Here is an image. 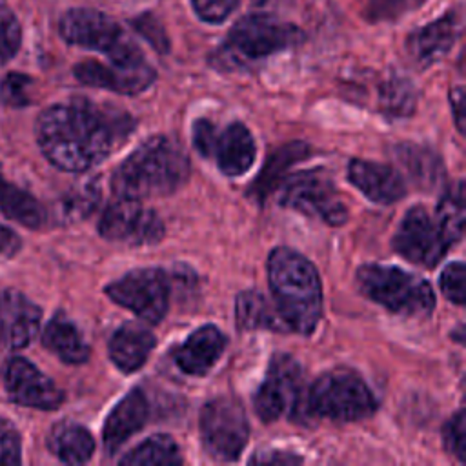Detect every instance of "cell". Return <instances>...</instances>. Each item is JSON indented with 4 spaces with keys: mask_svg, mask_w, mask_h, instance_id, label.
Returning <instances> with one entry per match:
<instances>
[{
    "mask_svg": "<svg viewBox=\"0 0 466 466\" xmlns=\"http://www.w3.org/2000/svg\"><path fill=\"white\" fill-rule=\"evenodd\" d=\"M133 129L135 120L126 111L75 98L40 113L36 140L55 167L82 173L106 160Z\"/></svg>",
    "mask_w": 466,
    "mask_h": 466,
    "instance_id": "obj_1",
    "label": "cell"
},
{
    "mask_svg": "<svg viewBox=\"0 0 466 466\" xmlns=\"http://www.w3.org/2000/svg\"><path fill=\"white\" fill-rule=\"evenodd\" d=\"M187 178L189 160L184 149L169 137L155 135L113 171L111 189L116 197L142 200L175 193Z\"/></svg>",
    "mask_w": 466,
    "mask_h": 466,
    "instance_id": "obj_2",
    "label": "cell"
},
{
    "mask_svg": "<svg viewBox=\"0 0 466 466\" xmlns=\"http://www.w3.org/2000/svg\"><path fill=\"white\" fill-rule=\"evenodd\" d=\"M268 284L288 329L309 335L322 315V284L315 266L291 248H275L268 258Z\"/></svg>",
    "mask_w": 466,
    "mask_h": 466,
    "instance_id": "obj_3",
    "label": "cell"
},
{
    "mask_svg": "<svg viewBox=\"0 0 466 466\" xmlns=\"http://www.w3.org/2000/svg\"><path fill=\"white\" fill-rule=\"evenodd\" d=\"M308 422L329 419L335 422H355L377 410V400L359 373L348 368H335L322 373L304 397Z\"/></svg>",
    "mask_w": 466,
    "mask_h": 466,
    "instance_id": "obj_4",
    "label": "cell"
},
{
    "mask_svg": "<svg viewBox=\"0 0 466 466\" xmlns=\"http://www.w3.org/2000/svg\"><path fill=\"white\" fill-rule=\"evenodd\" d=\"M302 40V31L293 24L280 22L268 15L240 18L229 31L226 42L215 53V66L237 69L288 49Z\"/></svg>",
    "mask_w": 466,
    "mask_h": 466,
    "instance_id": "obj_5",
    "label": "cell"
},
{
    "mask_svg": "<svg viewBox=\"0 0 466 466\" xmlns=\"http://www.w3.org/2000/svg\"><path fill=\"white\" fill-rule=\"evenodd\" d=\"M359 291L404 317H428L435 306V293L430 282L415 273L395 266L364 264L355 277Z\"/></svg>",
    "mask_w": 466,
    "mask_h": 466,
    "instance_id": "obj_6",
    "label": "cell"
},
{
    "mask_svg": "<svg viewBox=\"0 0 466 466\" xmlns=\"http://www.w3.org/2000/svg\"><path fill=\"white\" fill-rule=\"evenodd\" d=\"M62 38L71 46L104 53L113 66L135 67L146 64L138 46L107 15L95 9H71L58 24Z\"/></svg>",
    "mask_w": 466,
    "mask_h": 466,
    "instance_id": "obj_7",
    "label": "cell"
},
{
    "mask_svg": "<svg viewBox=\"0 0 466 466\" xmlns=\"http://www.w3.org/2000/svg\"><path fill=\"white\" fill-rule=\"evenodd\" d=\"M304 397L306 388L300 364L293 357L279 353L273 355L266 379L253 397V408L257 417L268 424L282 415L306 424Z\"/></svg>",
    "mask_w": 466,
    "mask_h": 466,
    "instance_id": "obj_8",
    "label": "cell"
},
{
    "mask_svg": "<svg viewBox=\"0 0 466 466\" xmlns=\"http://www.w3.org/2000/svg\"><path fill=\"white\" fill-rule=\"evenodd\" d=\"M200 441L217 461H235L249 439V424L242 404L233 397H217L200 410Z\"/></svg>",
    "mask_w": 466,
    "mask_h": 466,
    "instance_id": "obj_9",
    "label": "cell"
},
{
    "mask_svg": "<svg viewBox=\"0 0 466 466\" xmlns=\"http://www.w3.org/2000/svg\"><path fill=\"white\" fill-rule=\"evenodd\" d=\"M279 202L329 226H342L348 220V209L335 184L322 171H302L288 177L280 186Z\"/></svg>",
    "mask_w": 466,
    "mask_h": 466,
    "instance_id": "obj_10",
    "label": "cell"
},
{
    "mask_svg": "<svg viewBox=\"0 0 466 466\" xmlns=\"http://www.w3.org/2000/svg\"><path fill=\"white\" fill-rule=\"evenodd\" d=\"M106 295L149 324H158L169 308V280L158 268L127 271L106 286Z\"/></svg>",
    "mask_w": 466,
    "mask_h": 466,
    "instance_id": "obj_11",
    "label": "cell"
},
{
    "mask_svg": "<svg viewBox=\"0 0 466 466\" xmlns=\"http://www.w3.org/2000/svg\"><path fill=\"white\" fill-rule=\"evenodd\" d=\"M391 246L406 260L417 266L433 268L451 244L441 231L435 217H431L426 208L413 206L399 224Z\"/></svg>",
    "mask_w": 466,
    "mask_h": 466,
    "instance_id": "obj_12",
    "label": "cell"
},
{
    "mask_svg": "<svg viewBox=\"0 0 466 466\" xmlns=\"http://www.w3.org/2000/svg\"><path fill=\"white\" fill-rule=\"evenodd\" d=\"M98 233L107 240L144 246L162 238L164 224L153 209L140 206V200L116 197L106 206L98 220Z\"/></svg>",
    "mask_w": 466,
    "mask_h": 466,
    "instance_id": "obj_13",
    "label": "cell"
},
{
    "mask_svg": "<svg viewBox=\"0 0 466 466\" xmlns=\"http://www.w3.org/2000/svg\"><path fill=\"white\" fill-rule=\"evenodd\" d=\"M7 397L22 406L55 410L64 402V391L24 357H11L2 370Z\"/></svg>",
    "mask_w": 466,
    "mask_h": 466,
    "instance_id": "obj_14",
    "label": "cell"
},
{
    "mask_svg": "<svg viewBox=\"0 0 466 466\" xmlns=\"http://www.w3.org/2000/svg\"><path fill=\"white\" fill-rule=\"evenodd\" d=\"M42 309L15 289L0 291V348L18 350L38 333Z\"/></svg>",
    "mask_w": 466,
    "mask_h": 466,
    "instance_id": "obj_15",
    "label": "cell"
},
{
    "mask_svg": "<svg viewBox=\"0 0 466 466\" xmlns=\"http://www.w3.org/2000/svg\"><path fill=\"white\" fill-rule=\"evenodd\" d=\"M75 76L91 87L109 89L120 95H138L155 82V69L146 62L135 67L106 66L96 60H86L75 66Z\"/></svg>",
    "mask_w": 466,
    "mask_h": 466,
    "instance_id": "obj_16",
    "label": "cell"
},
{
    "mask_svg": "<svg viewBox=\"0 0 466 466\" xmlns=\"http://www.w3.org/2000/svg\"><path fill=\"white\" fill-rule=\"evenodd\" d=\"M149 402L140 388H133L126 397L116 402L106 419L102 430V444L107 455H115L131 435L147 424Z\"/></svg>",
    "mask_w": 466,
    "mask_h": 466,
    "instance_id": "obj_17",
    "label": "cell"
},
{
    "mask_svg": "<svg viewBox=\"0 0 466 466\" xmlns=\"http://www.w3.org/2000/svg\"><path fill=\"white\" fill-rule=\"evenodd\" d=\"M348 180L375 204L388 206L406 195L402 177L386 164L353 158L348 164Z\"/></svg>",
    "mask_w": 466,
    "mask_h": 466,
    "instance_id": "obj_18",
    "label": "cell"
},
{
    "mask_svg": "<svg viewBox=\"0 0 466 466\" xmlns=\"http://www.w3.org/2000/svg\"><path fill=\"white\" fill-rule=\"evenodd\" d=\"M461 31V18L450 11L439 20L419 27L406 40V49L419 67H430L439 62L455 44Z\"/></svg>",
    "mask_w": 466,
    "mask_h": 466,
    "instance_id": "obj_19",
    "label": "cell"
},
{
    "mask_svg": "<svg viewBox=\"0 0 466 466\" xmlns=\"http://www.w3.org/2000/svg\"><path fill=\"white\" fill-rule=\"evenodd\" d=\"M224 333L217 326L208 324L195 329L182 344L173 350V360L184 373L202 377L217 364L224 353Z\"/></svg>",
    "mask_w": 466,
    "mask_h": 466,
    "instance_id": "obj_20",
    "label": "cell"
},
{
    "mask_svg": "<svg viewBox=\"0 0 466 466\" xmlns=\"http://www.w3.org/2000/svg\"><path fill=\"white\" fill-rule=\"evenodd\" d=\"M211 157H215L217 166L224 175H244L257 157V146L251 131L240 122H233L222 131H217Z\"/></svg>",
    "mask_w": 466,
    "mask_h": 466,
    "instance_id": "obj_21",
    "label": "cell"
},
{
    "mask_svg": "<svg viewBox=\"0 0 466 466\" xmlns=\"http://www.w3.org/2000/svg\"><path fill=\"white\" fill-rule=\"evenodd\" d=\"M155 342L149 329L133 322L122 324L109 340V359L120 371L133 373L147 360Z\"/></svg>",
    "mask_w": 466,
    "mask_h": 466,
    "instance_id": "obj_22",
    "label": "cell"
},
{
    "mask_svg": "<svg viewBox=\"0 0 466 466\" xmlns=\"http://www.w3.org/2000/svg\"><path fill=\"white\" fill-rule=\"evenodd\" d=\"M391 155L406 177L424 191L435 189L444 178V166L441 158L424 146L402 142L393 146Z\"/></svg>",
    "mask_w": 466,
    "mask_h": 466,
    "instance_id": "obj_23",
    "label": "cell"
},
{
    "mask_svg": "<svg viewBox=\"0 0 466 466\" xmlns=\"http://www.w3.org/2000/svg\"><path fill=\"white\" fill-rule=\"evenodd\" d=\"M42 344L66 364H84L91 353L80 329L62 313H56L47 322Z\"/></svg>",
    "mask_w": 466,
    "mask_h": 466,
    "instance_id": "obj_24",
    "label": "cell"
},
{
    "mask_svg": "<svg viewBox=\"0 0 466 466\" xmlns=\"http://www.w3.org/2000/svg\"><path fill=\"white\" fill-rule=\"evenodd\" d=\"M47 446L62 462L84 464L95 451V439L82 424L62 420L49 431Z\"/></svg>",
    "mask_w": 466,
    "mask_h": 466,
    "instance_id": "obj_25",
    "label": "cell"
},
{
    "mask_svg": "<svg viewBox=\"0 0 466 466\" xmlns=\"http://www.w3.org/2000/svg\"><path fill=\"white\" fill-rule=\"evenodd\" d=\"M235 317L242 329L289 331L277 309H273L266 297L255 289H246L237 295Z\"/></svg>",
    "mask_w": 466,
    "mask_h": 466,
    "instance_id": "obj_26",
    "label": "cell"
},
{
    "mask_svg": "<svg viewBox=\"0 0 466 466\" xmlns=\"http://www.w3.org/2000/svg\"><path fill=\"white\" fill-rule=\"evenodd\" d=\"M0 209L2 213L31 229H38L44 226L47 213L46 208L25 189L11 182H4L0 178Z\"/></svg>",
    "mask_w": 466,
    "mask_h": 466,
    "instance_id": "obj_27",
    "label": "cell"
},
{
    "mask_svg": "<svg viewBox=\"0 0 466 466\" xmlns=\"http://www.w3.org/2000/svg\"><path fill=\"white\" fill-rule=\"evenodd\" d=\"M120 464L175 466V464H182V455H180L178 444L169 435L158 433V435H151L147 441L140 442L137 448L126 453L120 459Z\"/></svg>",
    "mask_w": 466,
    "mask_h": 466,
    "instance_id": "obj_28",
    "label": "cell"
},
{
    "mask_svg": "<svg viewBox=\"0 0 466 466\" xmlns=\"http://www.w3.org/2000/svg\"><path fill=\"white\" fill-rule=\"evenodd\" d=\"M100 202V186L96 178H82L71 186L58 200V217L64 222H76L89 217Z\"/></svg>",
    "mask_w": 466,
    "mask_h": 466,
    "instance_id": "obj_29",
    "label": "cell"
},
{
    "mask_svg": "<svg viewBox=\"0 0 466 466\" xmlns=\"http://www.w3.org/2000/svg\"><path fill=\"white\" fill-rule=\"evenodd\" d=\"M435 220L448 238V242L453 246L462 238L464 233V187L462 180L455 184L450 191H446L437 208H435Z\"/></svg>",
    "mask_w": 466,
    "mask_h": 466,
    "instance_id": "obj_30",
    "label": "cell"
},
{
    "mask_svg": "<svg viewBox=\"0 0 466 466\" xmlns=\"http://www.w3.org/2000/svg\"><path fill=\"white\" fill-rule=\"evenodd\" d=\"M308 155V146L306 144H288L286 147L275 151L266 164V169L260 171V177L257 178V182L253 184V191L258 195V198H266V195L273 189L277 177L280 175V171L289 166L291 162H295L297 158H302Z\"/></svg>",
    "mask_w": 466,
    "mask_h": 466,
    "instance_id": "obj_31",
    "label": "cell"
},
{
    "mask_svg": "<svg viewBox=\"0 0 466 466\" xmlns=\"http://www.w3.org/2000/svg\"><path fill=\"white\" fill-rule=\"evenodd\" d=\"M415 107L413 86L399 76L390 78L380 89V111L390 116H406Z\"/></svg>",
    "mask_w": 466,
    "mask_h": 466,
    "instance_id": "obj_32",
    "label": "cell"
},
{
    "mask_svg": "<svg viewBox=\"0 0 466 466\" xmlns=\"http://www.w3.org/2000/svg\"><path fill=\"white\" fill-rule=\"evenodd\" d=\"M20 42H22L20 24L15 13L11 11V7H7V4L0 0V62L11 60L16 55Z\"/></svg>",
    "mask_w": 466,
    "mask_h": 466,
    "instance_id": "obj_33",
    "label": "cell"
},
{
    "mask_svg": "<svg viewBox=\"0 0 466 466\" xmlns=\"http://www.w3.org/2000/svg\"><path fill=\"white\" fill-rule=\"evenodd\" d=\"M424 0H370L366 16L371 22L397 20L406 13L417 9Z\"/></svg>",
    "mask_w": 466,
    "mask_h": 466,
    "instance_id": "obj_34",
    "label": "cell"
},
{
    "mask_svg": "<svg viewBox=\"0 0 466 466\" xmlns=\"http://www.w3.org/2000/svg\"><path fill=\"white\" fill-rule=\"evenodd\" d=\"M464 280H466V268H464V262L461 260L448 264L441 273V291L448 300H451L457 306H464L466 302Z\"/></svg>",
    "mask_w": 466,
    "mask_h": 466,
    "instance_id": "obj_35",
    "label": "cell"
},
{
    "mask_svg": "<svg viewBox=\"0 0 466 466\" xmlns=\"http://www.w3.org/2000/svg\"><path fill=\"white\" fill-rule=\"evenodd\" d=\"M33 80L22 73H9L0 84V96L9 106H27L31 104Z\"/></svg>",
    "mask_w": 466,
    "mask_h": 466,
    "instance_id": "obj_36",
    "label": "cell"
},
{
    "mask_svg": "<svg viewBox=\"0 0 466 466\" xmlns=\"http://www.w3.org/2000/svg\"><path fill=\"white\" fill-rule=\"evenodd\" d=\"M442 441L446 450L457 457L459 462H464V451H466V420H464V410H459L455 415L448 419V422L442 428Z\"/></svg>",
    "mask_w": 466,
    "mask_h": 466,
    "instance_id": "obj_37",
    "label": "cell"
},
{
    "mask_svg": "<svg viewBox=\"0 0 466 466\" xmlns=\"http://www.w3.org/2000/svg\"><path fill=\"white\" fill-rule=\"evenodd\" d=\"M191 5L204 22L220 24L233 13L238 0H191Z\"/></svg>",
    "mask_w": 466,
    "mask_h": 466,
    "instance_id": "obj_38",
    "label": "cell"
},
{
    "mask_svg": "<svg viewBox=\"0 0 466 466\" xmlns=\"http://www.w3.org/2000/svg\"><path fill=\"white\" fill-rule=\"evenodd\" d=\"M20 435L16 428L0 417V464H18L22 459Z\"/></svg>",
    "mask_w": 466,
    "mask_h": 466,
    "instance_id": "obj_39",
    "label": "cell"
},
{
    "mask_svg": "<svg viewBox=\"0 0 466 466\" xmlns=\"http://www.w3.org/2000/svg\"><path fill=\"white\" fill-rule=\"evenodd\" d=\"M135 29L149 40V44L157 49V51H162L166 53L169 49V42H167V36L162 29V25L158 24V20H155L151 15H142L140 18H137L135 22Z\"/></svg>",
    "mask_w": 466,
    "mask_h": 466,
    "instance_id": "obj_40",
    "label": "cell"
},
{
    "mask_svg": "<svg viewBox=\"0 0 466 466\" xmlns=\"http://www.w3.org/2000/svg\"><path fill=\"white\" fill-rule=\"evenodd\" d=\"M217 127L208 118H198L193 124V146L202 157H211L213 144L217 138Z\"/></svg>",
    "mask_w": 466,
    "mask_h": 466,
    "instance_id": "obj_41",
    "label": "cell"
},
{
    "mask_svg": "<svg viewBox=\"0 0 466 466\" xmlns=\"http://www.w3.org/2000/svg\"><path fill=\"white\" fill-rule=\"evenodd\" d=\"M20 249L18 235L0 220V258L13 257Z\"/></svg>",
    "mask_w": 466,
    "mask_h": 466,
    "instance_id": "obj_42",
    "label": "cell"
},
{
    "mask_svg": "<svg viewBox=\"0 0 466 466\" xmlns=\"http://www.w3.org/2000/svg\"><path fill=\"white\" fill-rule=\"evenodd\" d=\"M464 89L461 86H457L451 93H450V104H451V111H453V116H455V126L459 129V133H464V116H466V111H464Z\"/></svg>",
    "mask_w": 466,
    "mask_h": 466,
    "instance_id": "obj_43",
    "label": "cell"
},
{
    "mask_svg": "<svg viewBox=\"0 0 466 466\" xmlns=\"http://www.w3.org/2000/svg\"><path fill=\"white\" fill-rule=\"evenodd\" d=\"M249 462H302V459L291 451L282 450H271V451H260L249 459Z\"/></svg>",
    "mask_w": 466,
    "mask_h": 466,
    "instance_id": "obj_44",
    "label": "cell"
},
{
    "mask_svg": "<svg viewBox=\"0 0 466 466\" xmlns=\"http://www.w3.org/2000/svg\"><path fill=\"white\" fill-rule=\"evenodd\" d=\"M0 178H2V166H0Z\"/></svg>",
    "mask_w": 466,
    "mask_h": 466,
    "instance_id": "obj_45",
    "label": "cell"
}]
</instances>
